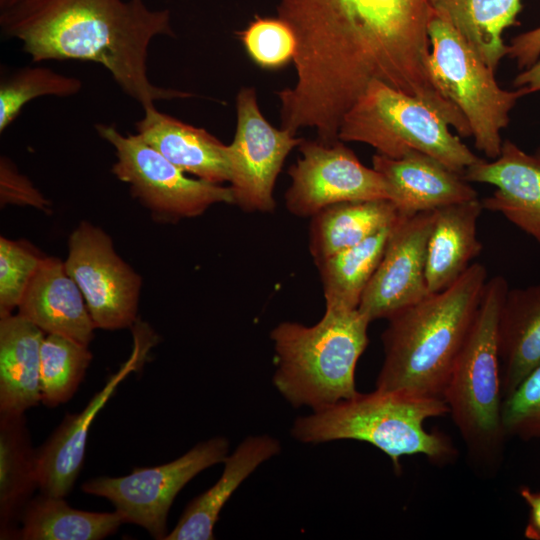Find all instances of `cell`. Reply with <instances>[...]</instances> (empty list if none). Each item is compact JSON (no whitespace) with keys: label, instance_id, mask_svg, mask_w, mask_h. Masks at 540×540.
<instances>
[{"label":"cell","instance_id":"1","mask_svg":"<svg viewBox=\"0 0 540 540\" xmlns=\"http://www.w3.org/2000/svg\"><path fill=\"white\" fill-rule=\"evenodd\" d=\"M431 0H277L296 39V82L276 92L281 128L338 141L344 115L373 81L435 110L463 137L470 127L435 78Z\"/></svg>","mask_w":540,"mask_h":540},{"label":"cell","instance_id":"2","mask_svg":"<svg viewBox=\"0 0 540 540\" xmlns=\"http://www.w3.org/2000/svg\"><path fill=\"white\" fill-rule=\"evenodd\" d=\"M0 28L5 38L21 42L34 62L101 65L143 109L194 96L150 80L151 42L158 36L175 37V32L170 11L152 9L143 0H24L0 11Z\"/></svg>","mask_w":540,"mask_h":540},{"label":"cell","instance_id":"3","mask_svg":"<svg viewBox=\"0 0 540 540\" xmlns=\"http://www.w3.org/2000/svg\"><path fill=\"white\" fill-rule=\"evenodd\" d=\"M487 280L486 268L473 263L447 289L390 316L376 389L442 399Z\"/></svg>","mask_w":540,"mask_h":540},{"label":"cell","instance_id":"4","mask_svg":"<svg viewBox=\"0 0 540 540\" xmlns=\"http://www.w3.org/2000/svg\"><path fill=\"white\" fill-rule=\"evenodd\" d=\"M369 323L358 309H325L312 326L286 321L274 327L273 384L282 397L312 411L354 397L355 369L369 342Z\"/></svg>","mask_w":540,"mask_h":540},{"label":"cell","instance_id":"5","mask_svg":"<svg viewBox=\"0 0 540 540\" xmlns=\"http://www.w3.org/2000/svg\"><path fill=\"white\" fill-rule=\"evenodd\" d=\"M445 414L449 408L441 398L375 389L297 418L291 434L310 444L367 442L385 453L400 473L403 456L422 454L436 463L454 457L456 451L446 435L424 428L427 419Z\"/></svg>","mask_w":540,"mask_h":540},{"label":"cell","instance_id":"6","mask_svg":"<svg viewBox=\"0 0 540 540\" xmlns=\"http://www.w3.org/2000/svg\"><path fill=\"white\" fill-rule=\"evenodd\" d=\"M508 289L502 276L487 280L442 397L470 455L485 462L496 460L506 436L501 417L498 322Z\"/></svg>","mask_w":540,"mask_h":540},{"label":"cell","instance_id":"7","mask_svg":"<svg viewBox=\"0 0 540 540\" xmlns=\"http://www.w3.org/2000/svg\"><path fill=\"white\" fill-rule=\"evenodd\" d=\"M338 139L368 144L395 159L418 151L461 175L481 160L430 106L377 80L344 115Z\"/></svg>","mask_w":540,"mask_h":540},{"label":"cell","instance_id":"8","mask_svg":"<svg viewBox=\"0 0 540 540\" xmlns=\"http://www.w3.org/2000/svg\"><path fill=\"white\" fill-rule=\"evenodd\" d=\"M428 33L431 64L441 88L467 120L475 147L496 159L503 140L500 132L524 88L502 89L491 70L451 22L435 9Z\"/></svg>","mask_w":540,"mask_h":540},{"label":"cell","instance_id":"9","mask_svg":"<svg viewBox=\"0 0 540 540\" xmlns=\"http://www.w3.org/2000/svg\"><path fill=\"white\" fill-rule=\"evenodd\" d=\"M95 129L114 149L112 173L156 219L192 218L212 205L234 204L230 186L188 177L138 134H123L115 125L104 123Z\"/></svg>","mask_w":540,"mask_h":540},{"label":"cell","instance_id":"10","mask_svg":"<svg viewBox=\"0 0 540 540\" xmlns=\"http://www.w3.org/2000/svg\"><path fill=\"white\" fill-rule=\"evenodd\" d=\"M229 441L214 437L202 441L179 458L155 467L135 468L122 477L101 476L82 484L83 492L106 498L126 523L143 527L164 540L170 507L182 488L203 470L223 463Z\"/></svg>","mask_w":540,"mask_h":540},{"label":"cell","instance_id":"11","mask_svg":"<svg viewBox=\"0 0 540 540\" xmlns=\"http://www.w3.org/2000/svg\"><path fill=\"white\" fill-rule=\"evenodd\" d=\"M64 264L96 328L119 330L134 326L142 279L117 254L105 231L82 221L69 236Z\"/></svg>","mask_w":540,"mask_h":540},{"label":"cell","instance_id":"12","mask_svg":"<svg viewBox=\"0 0 540 540\" xmlns=\"http://www.w3.org/2000/svg\"><path fill=\"white\" fill-rule=\"evenodd\" d=\"M302 138L275 128L263 116L256 89L242 87L236 96V130L227 145L234 204L248 212H272L273 190L288 154Z\"/></svg>","mask_w":540,"mask_h":540},{"label":"cell","instance_id":"13","mask_svg":"<svg viewBox=\"0 0 540 540\" xmlns=\"http://www.w3.org/2000/svg\"><path fill=\"white\" fill-rule=\"evenodd\" d=\"M298 148L301 157L288 170L291 184L285 193L291 214L312 217L341 202L389 200L381 175L362 164L342 141L327 144L302 138Z\"/></svg>","mask_w":540,"mask_h":540},{"label":"cell","instance_id":"14","mask_svg":"<svg viewBox=\"0 0 540 540\" xmlns=\"http://www.w3.org/2000/svg\"><path fill=\"white\" fill-rule=\"evenodd\" d=\"M434 215L435 210L400 216L391 227L380 263L358 306L370 322L388 319L430 294L425 267Z\"/></svg>","mask_w":540,"mask_h":540},{"label":"cell","instance_id":"15","mask_svg":"<svg viewBox=\"0 0 540 540\" xmlns=\"http://www.w3.org/2000/svg\"><path fill=\"white\" fill-rule=\"evenodd\" d=\"M134 348L129 359L111 375L103 388L90 399L79 413L67 414L50 437L36 449V466L41 493L65 497L73 489L85 459L88 432L93 420L120 383L139 370L155 343L147 327L136 325Z\"/></svg>","mask_w":540,"mask_h":540},{"label":"cell","instance_id":"16","mask_svg":"<svg viewBox=\"0 0 540 540\" xmlns=\"http://www.w3.org/2000/svg\"><path fill=\"white\" fill-rule=\"evenodd\" d=\"M468 182L496 187L483 209L501 213L540 243V153L528 154L510 140L493 161L481 159L463 173Z\"/></svg>","mask_w":540,"mask_h":540},{"label":"cell","instance_id":"17","mask_svg":"<svg viewBox=\"0 0 540 540\" xmlns=\"http://www.w3.org/2000/svg\"><path fill=\"white\" fill-rule=\"evenodd\" d=\"M372 164L384 180L388 199L403 217L478 198L463 175L418 151L397 159L376 153Z\"/></svg>","mask_w":540,"mask_h":540},{"label":"cell","instance_id":"18","mask_svg":"<svg viewBox=\"0 0 540 540\" xmlns=\"http://www.w3.org/2000/svg\"><path fill=\"white\" fill-rule=\"evenodd\" d=\"M18 314L46 334L89 345L96 329L84 297L63 261L46 257L32 278Z\"/></svg>","mask_w":540,"mask_h":540},{"label":"cell","instance_id":"19","mask_svg":"<svg viewBox=\"0 0 540 540\" xmlns=\"http://www.w3.org/2000/svg\"><path fill=\"white\" fill-rule=\"evenodd\" d=\"M136 134L171 163L197 178L215 184L229 182L227 145L204 128L195 127L154 106L143 109Z\"/></svg>","mask_w":540,"mask_h":540},{"label":"cell","instance_id":"20","mask_svg":"<svg viewBox=\"0 0 540 540\" xmlns=\"http://www.w3.org/2000/svg\"><path fill=\"white\" fill-rule=\"evenodd\" d=\"M280 450V442L269 435L244 439L223 461L220 478L189 502L175 528L164 540L214 539V527L226 502L250 474Z\"/></svg>","mask_w":540,"mask_h":540},{"label":"cell","instance_id":"21","mask_svg":"<svg viewBox=\"0 0 540 540\" xmlns=\"http://www.w3.org/2000/svg\"><path fill=\"white\" fill-rule=\"evenodd\" d=\"M482 210L478 198L435 210L425 267L430 294L454 284L480 255L482 243L477 237V222Z\"/></svg>","mask_w":540,"mask_h":540},{"label":"cell","instance_id":"22","mask_svg":"<svg viewBox=\"0 0 540 540\" xmlns=\"http://www.w3.org/2000/svg\"><path fill=\"white\" fill-rule=\"evenodd\" d=\"M44 332L18 313L0 317V414H20L41 402Z\"/></svg>","mask_w":540,"mask_h":540},{"label":"cell","instance_id":"23","mask_svg":"<svg viewBox=\"0 0 540 540\" xmlns=\"http://www.w3.org/2000/svg\"><path fill=\"white\" fill-rule=\"evenodd\" d=\"M502 398L540 365V283L508 289L498 322Z\"/></svg>","mask_w":540,"mask_h":540},{"label":"cell","instance_id":"24","mask_svg":"<svg viewBox=\"0 0 540 540\" xmlns=\"http://www.w3.org/2000/svg\"><path fill=\"white\" fill-rule=\"evenodd\" d=\"M39 489L36 449L24 413L0 414V538L18 539L20 517Z\"/></svg>","mask_w":540,"mask_h":540},{"label":"cell","instance_id":"25","mask_svg":"<svg viewBox=\"0 0 540 540\" xmlns=\"http://www.w3.org/2000/svg\"><path fill=\"white\" fill-rule=\"evenodd\" d=\"M400 215L387 199L330 205L312 216L309 250L315 263L392 226Z\"/></svg>","mask_w":540,"mask_h":540},{"label":"cell","instance_id":"26","mask_svg":"<svg viewBox=\"0 0 540 540\" xmlns=\"http://www.w3.org/2000/svg\"><path fill=\"white\" fill-rule=\"evenodd\" d=\"M20 523L18 539L21 540H101L126 522L117 510H79L72 508L64 497L41 493L26 504Z\"/></svg>","mask_w":540,"mask_h":540},{"label":"cell","instance_id":"27","mask_svg":"<svg viewBox=\"0 0 540 540\" xmlns=\"http://www.w3.org/2000/svg\"><path fill=\"white\" fill-rule=\"evenodd\" d=\"M494 72L508 54L503 32L518 25L521 0H431Z\"/></svg>","mask_w":540,"mask_h":540},{"label":"cell","instance_id":"28","mask_svg":"<svg viewBox=\"0 0 540 540\" xmlns=\"http://www.w3.org/2000/svg\"><path fill=\"white\" fill-rule=\"evenodd\" d=\"M392 226L316 264L326 309H358L363 292L380 263Z\"/></svg>","mask_w":540,"mask_h":540},{"label":"cell","instance_id":"29","mask_svg":"<svg viewBox=\"0 0 540 540\" xmlns=\"http://www.w3.org/2000/svg\"><path fill=\"white\" fill-rule=\"evenodd\" d=\"M87 345L57 334H47L40 352L41 402L54 408L68 402L92 361Z\"/></svg>","mask_w":540,"mask_h":540},{"label":"cell","instance_id":"30","mask_svg":"<svg viewBox=\"0 0 540 540\" xmlns=\"http://www.w3.org/2000/svg\"><path fill=\"white\" fill-rule=\"evenodd\" d=\"M82 81L42 66L23 67L0 81V132L17 118L24 106L42 96L70 97L78 94Z\"/></svg>","mask_w":540,"mask_h":540},{"label":"cell","instance_id":"31","mask_svg":"<svg viewBox=\"0 0 540 540\" xmlns=\"http://www.w3.org/2000/svg\"><path fill=\"white\" fill-rule=\"evenodd\" d=\"M237 35L252 61L263 69L282 68L294 58L295 36L278 17L257 16Z\"/></svg>","mask_w":540,"mask_h":540},{"label":"cell","instance_id":"32","mask_svg":"<svg viewBox=\"0 0 540 540\" xmlns=\"http://www.w3.org/2000/svg\"><path fill=\"white\" fill-rule=\"evenodd\" d=\"M45 256L23 241L0 238V317L18 308Z\"/></svg>","mask_w":540,"mask_h":540},{"label":"cell","instance_id":"33","mask_svg":"<svg viewBox=\"0 0 540 540\" xmlns=\"http://www.w3.org/2000/svg\"><path fill=\"white\" fill-rule=\"evenodd\" d=\"M501 417L506 436L540 439V365L503 399Z\"/></svg>","mask_w":540,"mask_h":540},{"label":"cell","instance_id":"34","mask_svg":"<svg viewBox=\"0 0 540 540\" xmlns=\"http://www.w3.org/2000/svg\"><path fill=\"white\" fill-rule=\"evenodd\" d=\"M0 201L2 206L14 204L41 210L49 207V202L31 180L4 155L0 157Z\"/></svg>","mask_w":540,"mask_h":540},{"label":"cell","instance_id":"35","mask_svg":"<svg viewBox=\"0 0 540 540\" xmlns=\"http://www.w3.org/2000/svg\"><path fill=\"white\" fill-rule=\"evenodd\" d=\"M509 57L520 69L532 66L540 57V26L515 36L508 45Z\"/></svg>","mask_w":540,"mask_h":540},{"label":"cell","instance_id":"36","mask_svg":"<svg viewBox=\"0 0 540 540\" xmlns=\"http://www.w3.org/2000/svg\"><path fill=\"white\" fill-rule=\"evenodd\" d=\"M519 492L530 510L524 536L531 540H540V490L532 491L529 487H522Z\"/></svg>","mask_w":540,"mask_h":540},{"label":"cell","instance_id":"37","mask_svg":"<svg viewBox=\"0 0 540 540\" xmlns=\"http://www.w3.org/2000/svg\"><path fill=\"white\" fill-rule=\"evenodd\" d=\"M513 84L517 88H524L526 95L540 92V60L520 72L515 77Z\"/></svg>","mask_w":540,"mask_h":540},{"label":"cell","instance_id":"38","mask_svg":"<svg viewBox=\"0 0 540 540\" xmlns=\"http://www.w3.org/2000/svg\"><path fill=\"white\" fill-rule=\"evenodd\" d=\"M24 0H0V11L8 9Z\"/></svg>","mask_w":540,"mask_h":540}]
</instances>
